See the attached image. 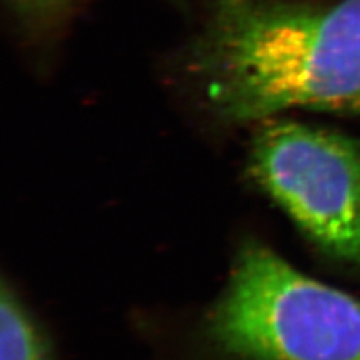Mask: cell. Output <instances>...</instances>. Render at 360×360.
Segmentation results:
<instances>
[{"label":"cell","mask_w":360,"mask_h":360,"mask_svg":"<svg viewBox=\"0 0 360 360\" xmlns=\"http://www.w3.org/2000/svg\"><path fill=\"white\" fill-rule=\"evenodd\" d=\"M189 60L222 120L264 122L290 110L360 115V0H213Z\"/></svg>","instance_id":"obj_1"},{"label":"cell","mask_w":360,"mask_h":360,"mask_svg":"<svg viewBox=\"0 0 360 360\" xmlns=\"http://www.w3.org/2000/svg\"><path fill=\"white\" fill-rule=\"evenodd\" d=\"M202 333L229 360H360V297L248 240Z\"/></svg>","instance_id":"obj_2"},{"label":"cell","mask_w":360,"mask_h":360,"mask_svg":"<svg viewBox=\"0 0 360 360\" xmlns=\"http://www.w3.org/2000/svg\"><path fill=\"white\" fill-rule=\"evenodd\" d=\"M248 173L315 248L360 272V140L269 119L257 128Z\"/></svg>","instance_id":"obj_3"},{"label":"cell","mask_w":360,"mask_h":360,"mask_svg":"<svg viewBox=\"0 0 360 360\" xmlns=\"http://www.w3.org/2000/svg\"><path fill=\"white\" fill-rule=\"evenodd\" d=\"M0 360H51L38 326L6 283L0 296Z\"/></svg>","instance_id":"obj_4"},{"label":"cell","mask_w":360,"mask_h":360,"mask_svg":"<svg viewBox=\"0 0 360 360\" xmlns=\"http://www.w3.org/2000/svg\"><path fill=\"white\" fill-rule=\"evenodd\" d=\"M80 0H8L14 15L32 29H49L60 22Z\"/></svg>","instance_id":"obj_5"}]
</instances>
